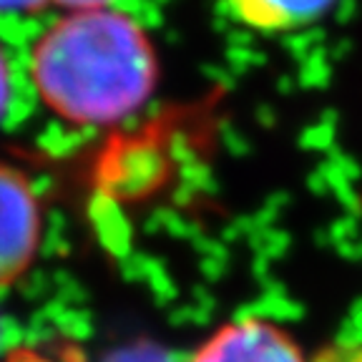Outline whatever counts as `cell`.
Masks as SVG:
<instances>
[{"instance_id":"cell-1","label":"cell","mask_w":362,"mask_h":362,"mask_svg":"<svg viewBox=\"0 0 362 362\" xmlns=\"http://www.w3.org/2000/svg\"><path fill=\"white\" fill-rule=\"evenodd\" d=\"M28 71L43 106L81 129L129 121L161 78L148 30L116 6L63 13L35 40Z\"/></svg>"},{"instance_id":"cell-2","label":"cell","mask_w":362,"mask_h":362,"mask_svg":"<svg viewBox=\"0 0 362 362\" xmlns=\"http://www.w3.org/2000/svg\"><path fill=\"white\" fill-rule=\"evenodd\" d=\"M43 202L30 176L0 158V292L21 282L43 244Z\"/></svg>"},{"instance_id":"cell-3","label":"cell","mask_w":362,"mask_h":362,"mask_svg":"<svg viewBox=\"0 0 362 362\" xmlns=\"http://www.w3.org/2000/svg\"><path fill=\"white\" fill-rule=\"evenodd\" d=\"M187 362H310L300 342L272 320L244 315L219 325Z\"/></svg>"},{"instance_id":"cell-4","label":"cell","mask_w":362,"mask_h":362,"mask_svg":"<svg viewBox=\"0 0 362 362\" xmlns=\"http://www.w3.org/2000/svg\"><path fill=\"white\" fill-rule=\"evenodd\" d=\"M339 0H216L219 11L237 25L262 35L305 30L334 11Z\"/></svg>"},{"instance_id":"cell-5","label":"cell","mask_w":362,"mask_h":362,"mask_svg":"<svg viewBox=\"0 0 362 362\" xmlns=\"http://www.w3.org/2000/svg\"><path fill=\"white\" fill-rule=\"evenodd\" d=\"M315 362H362V329H350L345 337L334 339Z\"/></svg>"},{"instance_id":"cell-6","label":"cell","mask_w":362,"mask_h":362,"mask_svg":"<svg viewBox=\"0 0 362 362\" xmlns=\"http://www.w3.org/2000/svg\"><path fill=\"white\" fill-rule=\"evenodd\" d=\"M48 6H58L66 13L71 11H93V8H111L116 0H45Z\"/></svg>"},{"instance_id":"cell-7","label":"cell","mask_w":362,"mask_h":362,"mask_svg":"<svg viewBox=\"0 0 362 362\" xmlns=\"http://www.w3.org/2000/svg\"><path fill=\"white\" fill-rule=\"evenodd\" d=\"M8 101H11V68H8V58L0 48V119L8 108Z\"/></svg>"},{"instance_id":"cell-8","label":"cell","mask_w":362,"mask_h":362,"mask_svg":"<svg viewBox=\"0 0 362 362\" xmlns=\"http://www.w3.org/2000/svg\"><path fill=\"white\" fill-rule=\"evenodd\" d=\"M0 362H58V360H53V357L45 355V352L30 350V347H18V350L8 352Z\"/></svg>"},{"instance_id":"cell-9","label":"cell","mask_w":362,"mask_h":362,"mask_svg":"<svg viewBox=\"0 0 362 362\" xmlns=\"http://www.w3.org/2000/svg\"><path fill=\"white\" fill-rule=\"evenodd\" d=\"M43 6H48L45 0H0V11H16V13H30Z\"/></svg>"}]
</instances>
